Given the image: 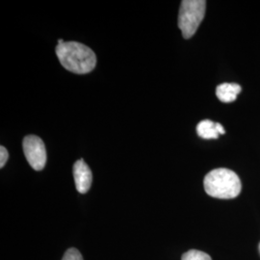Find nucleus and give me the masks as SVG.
<instances>
[{
	"instance_id": "obj_8",
	"label": "nucleus",
	"mask_w": 260,
	"mask_h": 260,
	"mask_svg": "<svg viewBox=\"0 0 260 260\" xmlns=\"http://www.w3.org/2000/svg\"><path fill=\"white\" fill-rule=\"evenodd\" d=\"M181 260H212L210 255L205 253L204 251H198V250H190L185 252Z\"/></svg>"
},
{
	"instance_id": "obj_11",
	"label": "nucleus",
	"mask_w": 260,
	"mask_h": 260,
	"mask_svg": "<svg viewBox=\"0 0 260 260\" xmlns=\"http://www.w3.org/2000/svg\"><path fill=\"white\" fill-rule=\"evenodd\" d=\"M217 129H218V132L220 133V135L222 134H224L225 133V131L223 129V125L221 124V123H219V122H217Z\"/></svg>"
},
{
	"instance_id": "obj_6",
	"label": "nucleus",
	"mask_w": 260,
	"mask_h": 260,
	"mask_svg": "<svg viewBox=\"0 0 260 260\" xmlns=\"http://www.w3.org/2000/svg\"><path fill=\"white\" fill-rule=\"evenodd\" d=\"M242 88L237 83H223L216 89V95L223 103H233L236 101L237 95L241 93Z\"/></svg>"
},
{
	"instance_id": "obj_9",
	"label": "nucleus",
	"mask_w": 260,
	"mask_h": 260,
	"mask_svg": "<svg viewBox=\"0 0 260 260\" xmlns=\"http://www.w3.org/2000/svg\"><path fill=\"white\" fill-rule=\"evenodd\" d=\"M62 260H83V257L77 249L71 248L64 253Z\"/></svg>"
},
{
	"instance_id": "obj_3",
	"label": "nucleus",
	"mask_w": 260,
	"mask_h": 260,
	"mask_svg": "<svg viewBox=\"0 0 260 260\" xmlns=\"http://www.w3.org/2000/svg\"><path fill=\"white\" fill-rule=\"evenodd\" d=\"M205 0H183L181 2L178 14V27L184 39H190L195 35L205 18Z\"/></svg>"
},
{
	"instance_id": "obj_4",
	"label": "nucleus",
	"mask_w": 260,
	"mask_h": 260,
	"mask_svg": "<svg viewBox=\"0 0 260 260\" xmlns=\"http://www.w3.org/2000/svg\"><path fill=\"white\" fill-rule=\"evenodd\" d=\"M23 152L28 163L35 171H42L47 163V149L43 140L29 135L23 140Z\"/></svg>"
},
{
	"instance_id": "obj_10",
	"label": "nucleus",
	"mask_w": 260,
	"mask_h": 260,
	"mask_svg": "<svg viewBox=\"0 0 260 260\" xmlns=\"http://www.w3.org/2000/svg\"><path fill=\"white\" fill-rule=\"evenodd\" d=\"M8 158H9V153L7 149H5L3 146H1L0 147V168L4 167Z\"/></svg>"
},
{
	"instance_id": "obj_2",
	"label": "nucleus",
	"mask_w": 260,
	"mask_h": 260,
	"mask_svg": "<svg viewBox=\"0 0 260 260\" xmlns=\"http://www.w3.org/2000/svg\"><path fill=\"white\" fill-rule=\"evenodd\" d=\"M205 192L211 197L222 200L234 199L241 192L239 177L229 169L219 168L209 172L204 180Z\"/></svg>"
},
{
	"instance_id": "obj_1",
	"label": "nucleus",
	"mask_w": 260,
	"mask_h": 260,
	"mask_svg": "<svg viewBox=\"0 0 260 260\" xmlns=\"http://www.w3.org/2000/svg\"><path fill=\"white\" fill-rule=\"evenodd\" d=\"M56 55L61 65L76 75H85L96 65V56L90 47L77 42H64L56 47Z\"/></svg>"
},
{
	"instance_id": "obj_7",
	"label": "nucleus",
	"mask_w": 260,
	"mask_h": 260,
	"mask_svg": "<svg viewBox=\"0 0 260 260\" xmlns=\"http://www.w3.org/2000/svg\"><path fill=\"white\" fill-rule=\"evenodd\" d=\"M198 135L203 139H217L220 135L217 129V122L204 120L197 125Z\"/></svg>"
},
{
	"instance_id": "obj_5",
	"label": "nucleus",
	"mask_w": 260,
	"mask_h": 260,
	"mask_svg": "<svg viewBox=\"0 0 260 260\" xmlns=\"http://www.w3.org/2000/svg\"><path fill=\"white\" fill-rule=\"evenodd\" d=\"M74 177L76 190L80 194H85L90 190L93 181V175L91 169L84 162L83 159H79L75 162L74 165Z\"/></svg>"
}]
</instances>
